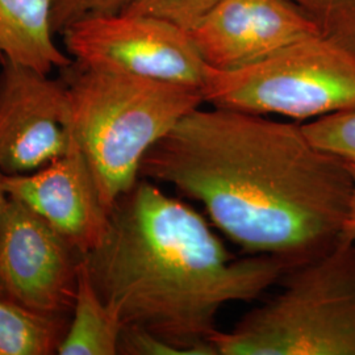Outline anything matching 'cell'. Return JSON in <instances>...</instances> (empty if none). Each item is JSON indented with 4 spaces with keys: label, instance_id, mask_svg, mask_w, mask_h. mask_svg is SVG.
Segmentation results:
<instances>
[{
    "label": "cell",
    "instance_id": "obj_1",
    "mask_svg": "<svg viewBox=\"0 0 355 355\" xmlns=\"http://www.w3.org/2000/svg\"><path fill=\"white\" fill-rule=\"evenodd\" d=\"M140 178L168 184L248 255L288 270L341 241L352 177L303 125L228 108H196L158 141Z\"/></svg>",
    "mask_w": 355,
    "mask_h": 355
},
{
    "label": "cell",
    "instance_id": "obj_8",
    "mask_svg": "<svg viewBox=\"0 0 355 355\" xmlns=\"http://www.w3.org/2000/svg\"><path fill=\"white\" fill-rule=\"evenodd\" d=\"M76 142L64 78L21 64L0 66V170L29 174Z\"/></svg>",
    "mask_w": 355,
    "mask_h": 355
},
{
    "label": "cell",
    "instance_id": "obj_9",
    "mask_svg": "<svg viewBox=\"0 0 355 355\" xmlns=\"http://www.w3.org/2000/svg\"><path fill=\"white\" fill-rule=\"evenodd\" d=\"M204 64L233 70L318 35L290 0H220L191 29Z\"/></svg>",
    "mask_w": 355,
    "mask_h": 355
},
{
    "label": "cell",
    "instance_id": "obj_6",
    "mask_svg": "<svg viewBox=\"0 0 355 355\" xmlns=\"http://www.w3.org/2000/svg\"><path fill=\"white\" fill-rule=\"evenodd\" d=\"M76 64L202 89L203 58L189 31L150 15H89L61 33Z\"/></svg>",
    "mask_w": 355,
    "mask_h": 355
},
{
    "label": "cell",
    "instance_id": "obj_3",
    "mask_svg": "<svg viewBox=\"0 0 355 355\" xmlns=\"http://www.w3.org/2000/svg\"><path fill=\"white\" fill-rule=\"evenodd\" d=\"M61 76L74 139L108 212L140 180L146 153L204 103L202 89L76 62Z\"/></svg>",
    "mask_w": 355,
    "mask_h": 355
},
{
    "label": "cell",
    "instance_id": "obj_5",
    "mask_svg": "<svg viewBox=\"0 0 355 355\" xmlns=\"http://www.w3.org/2000/svg\"><path fill=\"white\" fill-rule=\"evenodd\" d=\"M204 103L257 114L316 120L355 110V53L320 35L233 70L205 66Z\"/></svg>",
    "mask_w": 355,
    "mask_h": 355
},
{
    "label": "cell",
    "instance_id": "obj_15",
    "mask_svg": "<svg viewBox=\"0 0 355 355\" xmlns=\"http://www.w3.org/2000/svg\"><path fill=\"white\" fill-rule=\"evenodd\" d=\"M302 125L315 146L355 164V110L327 114Z\"/></svg>",
    "mask_w": 355,
    "mask_h": 355
},
{
    "label": "cell",
    "instance_id": "obj_17",
    "mask_svg": "<svg viewBox=\"0 0 355 355\" xmlns=\"http://www.w3.org/2000/svg\"><path fill=\"white\" fill-rule=\"evenodd\" d=\"M132 0H53L51 29L61 35L64 28L89 15L124 11Z\"/></svg>",
    "mask_w": 355,
    "mask_h": 355
},
{
    "label": "cell",
    "instance_id": "obj_11",
    "mask_svg": "<svg viewBox=\"0 0 355 355\" xmlns=\"http://www.w3.org/2000/svg\"><path fill=\"white\" fill-rule=\"evenodd\" d=\"M51 6L53 0H0V66L21 64L51 74L74 62L54 42Z\"/></svg>",
    "mask_w": 355,
    "mask_h": 355
},
{
    "label": "cell",
    "instance_id": "obj_12",
    "mask_svg": "<svg viewBox=\"0 0 355 355\" xmlns=\"http://www.w3.org/2000/svg\"><path fill=\"white\" fill-rule=\"evenodd\" d=\"M123 322L96 291L82 259L76 303L60 355H117Z\"/></svg>",
    "mask_w": 355,
    "mask_h": 355
},
{
    "label": "cell",
    "instance_id": "obj_20",
    "mask_svg": "<svg viewBox=\"0 0 355 355\" xmlns=\"http://www.w3.org/2000/svg\"><path fill=\"white\" fill-rule=\"evenodd\" d=\"M4 177H6V174L0 170V220H1L4 208L8 202V193H7L6 186H4Z\"/></svg>",
    "mask_w": 355,
    "mask_h": 355
},
{
    "label": "cell",
    "instance_id": "obj_19",
    "mask_svg": "<svg viewBox=\"0 0 355 355\" xmlns=\"http://www.w3.org/2000/svg\"><path fill=\"white\" fill-rule=\"evenodd\" d=\"M347 170L352 177V191L347 205V214L343 223V234L341 240L355 243V164L346 162Z\"/></svg>",
    "mask_w": 355,
    "mask_h": 355
},
{
    "label": "cell",
    "instance_id": "obj_13",
    "mask_svg": "<svg viewBox=\"0 0 355 355\" xmlns=\"http://www.w3.org/2000/svg\"><path fill=\"white\" fill-rule=\"evenodd\" d=\"M70 321V315L40 312L0 296V355L58 354Z\"/></svg>",
    "mask_w": 355,
    "mask_h": 355
},
{
    "label": "cell",
    "instance_id": "obj_18",
    "mask_svg": "<svg viewBox=\"0 0 355 355\" xmlns=\"http://www.w3.org/2000/svg\"><path fill=\"white\" fill-rule=\"evenodd\" d=\"M119 354L123 355H184L175 346L165 343L146 330L123 327Z\"/></svg>",
    "mask_w": 355,
    "mask_h": 355
},
{
    "label": "cell",
    "instance_id": "obj_2",
    "mask_svg": "<svg viewBox=\"0 0 355 355\" xmlns=\"http://www.w3.org/2000/svg\"><path fill=\"white\" fill-rule=\"evenodd\" d=\"M83 261L124 327L184 355H217L221 309L253 302L288 270L268 255L236 258L203 215L142 178L117 199L103 241Z\"/></svg>",
    "mask_w": 355,
    "mask_h": 355
},
{
    "label": "cell",
    "instance_id": "obj_4",
    "mask_svg": "<svg viewBox=\"0 0 355 355\" xmlns=\"http://www.w3.org/2000/svg\"><path fill=\"white\" fill-rule=\"evenodd\" d=\"M282 288L228 331L217 355H355V243L287 270Z\"/></svg>",
    "mask_w": 355,
    "mask_h": 355
},
{
    "label": "cell",
    "instance_id": "obj_10",
    "mask_svg": "<svg viewBox=\"0 0 355 355\" xmlns=\"http://www.w3.org/2000/svg\"><path fill=\"white\" fill-rule=\"evenodd\" d=\"M8 196L20 200L80 254L103 241L110 212L85 154L74 142L62 157L29 174L6 175Z\"/></svg>",
    "mask_w": 355,
    "mask_h": 355
},
{
    "label": "cell",
    "instance_id": "obj_7",
    "mask_svg": "<svg viewBox=\"0 0 355 355\" xmlns=\"http://www.w3.org/2000/svg\"><path fill=\"white\" fill-rule=\"evenodd\" d=\"M82 259L83 254L26 204L8 196L0 220V296L71 316Z\"/></svg>",
    "mask_w": 355,
    "mask_h": 355
},
{
    "label": "cell",
    "instance_id": "obj_16",
    "mask_svg": "<svg viewBox=\"0 0 355 355\" xmlns=\"http://www.w3.org/2000/svg\"><path fill=\"white\" fill-rule=\"evenodd\" d=\"M220 0H132L124 12L150 15L190 32Z\"/></svg>",
    "mask_w": 355,
    "mask_h": 355
},
{
    "label": "cell",
    "instance_id": "obj_14",
    "mask_svg": "<svg viewBox=\"0 0 355 355\" xmlns=\"http://www.w3.org/2000/svg\"><path fill=\"white\" fill-rule=\"evenodd\" d=\"M318 29L347 51L355 53V0H290Z\"/></svg>",
    "mask_w": 355,
    "mask_h": 355
}]
</instances>
